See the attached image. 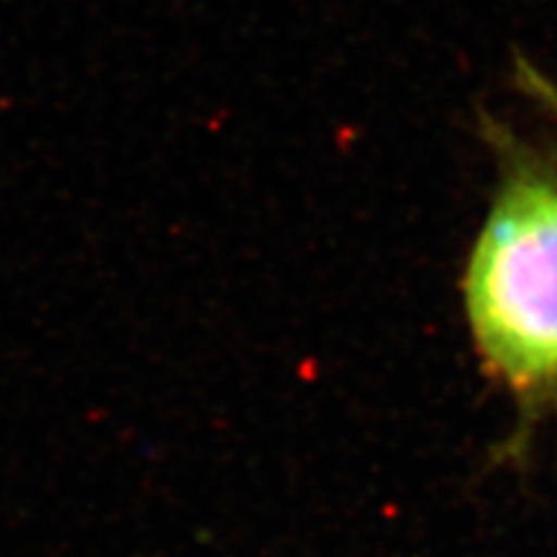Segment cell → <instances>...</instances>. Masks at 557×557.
Returning <instances> with one entry per match:
<instances>
[{
    "label": "cell",
    "mask_w": 557,
    "mask_h": 557,
    "mask_svg": "<svg viewBox=\"0 0 557 557\" xmlns=\"http://www.w3.org/2000/svg\"><path fill=\"white\" fill-rule=\"evenodd\" d=\"M517 83L524 90L529 99L542 103L549 111V116L557 122V86L547 78L545 73H540L537 67L529 65L527 60L517 62Z\"/></svg>",
    "instance_id": "cell-2"
},
{
    "label": "cell",
    "mask_w": 557,
    "mask_h": 557,
    "mask_svg": "<svg viewBox=\"0 0 557 557\" xmlns=\"http://www.w3.org/2000/svg\"><path fill=\"white\" fill-rule=\"evenodd\" d=\"M491 135L504 178L470 261V323L508 387L557 403V189L511 135Z\"/></svg>",
    "instance_id": "cell-1"
}]
</instances>
